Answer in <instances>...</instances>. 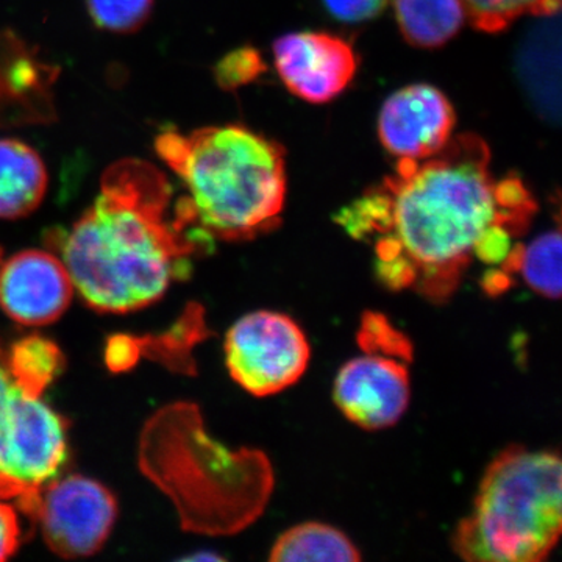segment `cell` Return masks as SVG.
Here are the masks:
<instances>
[{"label":"cell","mask_w":562,"mask_h":562,"mask_svg":"<svg viewBox=\"0 0 562 562\" xmlns=\"http://www.w3.org/2000/svg\"><path fill=\"white\" fill-rule=\"evenodd\" d=\"M530 199L519 180H497L482 139L460 135L424 160L402 158L394 172L336 214L355 241L371 247L386 290L442 303L475 262L509 271L514 233Z\"/></svg>","instance_id":"obj_1"},{"label":"cell","mask_w":562,"mask_h":562,"mask_svg":"<svg viewBox=\"0 0 562 562\" xmlns=\"http://www.w3.org/2000/svg\"><path fill=\"white\" fill-rule=\"evenodd\" d=\"M158 166L124 158L106 168L101 194L52 241L76 291L95 312L146 308L191 273L213 239L194 224Z\"/></svg>","instance_id":"obj_2"},{"label":"cell","mask_w":562,"mask_h":562,"mask_svg":"<svg viewBox=\"0 0 562 562\" xmlns=\"http://www.w3.org/2000/svg\"><path fill=\"white\" fill-rule=\"evenodd\" d=\"M155 151L187 188L181 198L213 241H250L276 231L286 202V158L277 140L243 125L162 131Z\"/></svg>","instance_id":"obj_3"},{"label":"cell","mask_w":562,"mask_h":562,"mask_svg":"<svg viewBox=\"0 0 562 562\" xmlns=\"http://www.w3.org/2000/svg\"><path fill=\"white\" fill-rule=\"evenodd\" d=\"M140 468L165 491L187 530L227 535L247 527L268 502L269 461L258 452H231L211 441L192 405H172L151 419L140 439Z\"/></svg>","instance_id":"obj_4"},{"label":"cell","mask_w":562,"mask_h":562,"mask_svg":"<svg viewBox=\"0 0 562 562\" xmlns=\"http://www.w3.org/2000/svg\"><path fill=\"white\" fill-rule=\"evenodd\" d=\"M562 536V458L508 450L487 469L452 539L462 560H542Z\"/></svg>","instance_id":"obj_5"},{"label":"cell","mask_w":562,"mask_h":562,"mask_svg":"<svg viewBox=\"0 0 562 562\" xmlns=\"http://www.w3.org/2000/svg\"><path fill=\"white\" fill-rule=\"evenodd\" d=\"M68 422L14 382L0 347V498L27 516L68 461Z\"/></svg>","instance_id":"obj_6"},{"label":"cell","mask_w":562,"mask_h":562,"mask_svg":"<svg viewBox=\"0 0 562 562\" xmlns=\"http://www.w3.org/2000/svg\"><path fill=\"white\" fill-rule=\"evenodd\" d=\"M358 344L362 353L339 369L333 401L362 430H386L412 402L413 344L380 313L362 316Z\"/></svg>","instance_id":"obj_7"},{"label":"cell","mask_w":562,"mask_h":562,"mask_svg":"<svg viewBox=\"0 0 562 562\" xmlns=\"http://www.w3.org/2000/svg\"><path fill=\"white\" fill-rule=\"evenodd\" d=\"M225 364L235 383L254 397H271L305 375L312 346L288 314H244L225 336Z\"/></svg>","instance_id":"obj_8"},{"label":"cell","mask_w":562,"mask_h":562,"mask_svg":"<svg viewBox=\"0 0 562 562\" xmlns=\"http://www.w3.org/2000/svg\"><path fill=\"white\" fill-rule=\"evenodd\" d=\"M27 517L52 552L72 560L102 549L116 524L117 502L103 484L74 473L47 483Z\"/></svg>","instance_id":"obj_9"},{"label":"cell","mask_w":562,"mask_h":562,"mask_svg":"<svg viewBox=\"0 0 562 562\" xmlns=\"http://www.w3.org/2000/svg\"><path fill=\"white\" fill-rule=\"evenodd\" d=\"M284 87L310 103H327L347 90L358 69L353 47L324 32L288 33L273 43Z\"/></svg>","instance_id":"obj_10"},{"label":"cell","mask_w":562,"mask_h":562,"mask_svg":"<svg viewBox=\"0 0 562 562\" xmlns=\"http://www.w3.org/2000/svg\"><path fill=\"white\" fill-rule=\"evenodd\" d=\"M74 290L68 268L52 251L21 250L0 261V308L24 327L60 319Z\"/></svg>","instance_id":"obj_11"},{"label":"cell","mask_w":562,"mask_h":562,"mask_svg":"<svg viewBox=\"0 0 562 562\" xmlns=\"http://www.w3.org/2000/svg\"><path fill=\"white\" fill-rule=\"evenodd\" d=\"M454 122L457 114L443 92L431 85H412L384 102L379 138L384 149L398 160H424L449 144Z\"/></svg>","instance_id":"obj_12"},{"label":"cell","mask_w":562,"mask_h":562,"mask_svg":"<svg viewBox=\"0 0 562 562\" xmlns=\"http://www.w3.org/2000/svg\"><path fill=\"white\" fill-rule=\"evenodd\" d=\"M57 65L16 32L0 31V128L46 125L57 120Z\"/></svg>","instance_id":"obj_13"},{"label":"cell","mask_w":562,"mask_h":562,"mask_svg":"<svg viewBox=\"0 0 562 562\" xmlns=\"http://www.w3.org/2000/svg\"><path fill=\"white\" fill-rule=\"evenodd\" d=\"M49 188V173L38 151L18 139H0V220L29 216Z\"/></svg>","instance_id":"obj_14"},{"label":"cell","mask_w":562,"mask_h":562,"mask_svg":"<svg viewBox=\"0 0 562 562\" xmlns=\"http://www.w3.org/2000/svg\"><path fill=\"white\" fill-rule=\"evenodd\" d=\"M403 38L419 49H438L468 21L461 0H394Z\"/></svg>","instance_id":"obj_15"},{"label":"cell","mask_w":562,"mask_h":562,"mask_svg":"<svg viewBox=\"0 0 562 562\" xmlns=\"http://www.w3.org/2000/svg\"><path fill=\"white\" fill-rule=\"evenodd\" d=\"M277 562H357L360 549L333 525L305 522L295 525L277 539L269 554Z\"/></svg>","instance_id":"obj_16"},{"label":"cell","mask_w":562,"mask_h":562,"mask_svg":"<svg viewBox=\"0 0 562 562\" xmlns=\"http://www.w3.org/2000/svg\"><path fill=\"white\" fill-rule=\"evenodd\" d=\"M5 358L14 382L32 397H43L44 391L61 375L66 362L60 347L40 335L14 342Z\"/></svg>","instance_id":"obj_17"},{"label":"cell","mask_w":562,"mask_h":562,"mask_svg":"<svg viewBox=\"0 0 562 562\" xmlns=\"http://www.w3.org/2000/svg\"><path fill=\"white\" fill-rule=\"evenodd\" d=\"M509 271L519 273L532 291L562 297V231L543 232L517 247Z\"/></svg>","instance_id":"obj_18"},{"label":"cell","mask_w":562,"mask_h":562,"mask_svg":"<svg viewBox=\"0 0 562 562\" xmlns=\"http://www.w3.org/2000/svg\"><path fill=\"white\" fill-rule=\"evenodd\" d=\"M465 16L483 32H501L528 14L553 13L562 0H461Z\"/></svg>","instance_id":"obj_19"},{"label":"cell","mask_w":562,"mask_h":562,"mask_svg":"<svg viewBox=\"0 0 562 562\" xmlns=\"http://www.w3.org/2000/svg\"><path fill=\"white\" fill-rule=\"evenodd\" d=\"M91 21L102 31L128 35L150 20L154 0H87Z\"/></svg>","instance_id":"obj_20"},{"label":"cell","mask_w":562,"mask_h":562,"mask_svg":"<svg viewBox=\"0 0 562 562\" xmlns=\"http://www.w3.org/2000/svg\"><path fill=\"white\" fill-rule=\"evenodd\" d=\"M266 70L261 54L254 47H241L225 55L216 68L214 79L225 91L238 90L261 76Z\"/></svg>","instance_id":"obj_21"},{"label":"cell","mask_w":562,"mask_h":562,"mask_svg":"<svg viewBox=\"0 0 562 562\" xmlns=\"http://www.w3.org/2000/svg\"><path fill=\"white\" fill-rule=\"evenodd\" d=\"M387 3L390 0H324L328 13L347 24L375 20L386 10Z\"/></svg>","instance_id":"obj_22"},{"label":"cell","mask_w":562,"mask_h":562,"mask_svg":"<svg viewBox=\"0 0 562 562\" xmlns=\"http://www.w3.org/2000/svg\"><path fill=\"white\" fill-rule=\"evenodd\" d=\"M24 531L16 505L0 498V562L9 560L20 550Z\"/></svg>","instance_id":"obj_23"},{"label":"cell","mask_w":562,"mask_h":562,"mask_svg":"<svg viewBox=\"0 0 562 562\" xmlns=\"http://www.w3.org/2000/svg\"><path fill=\"white\" fill-rule=\"evenodd\" d=\"M140 357L139 342L131 336H114L106 344L105 361L113 372L132 369Z\"/></svg>","instance_id":"obj_24"}]
</instances>
